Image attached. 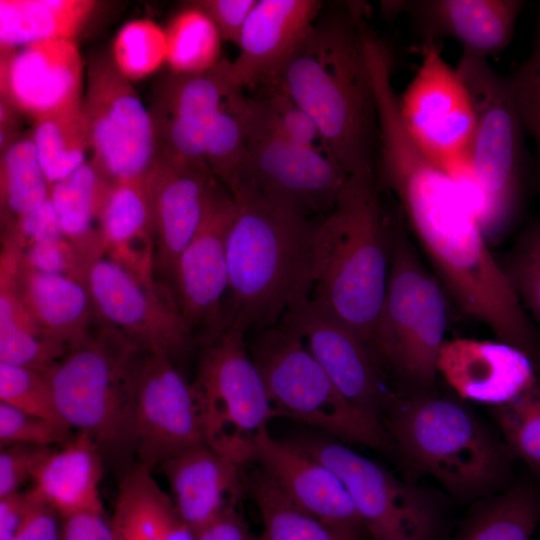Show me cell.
Masks as SVG:
<instances>
[{
    "label": "cell",
    "mask_w": 540,
    "mask_h": 540,
    "mask_svg": "<svg viewBox=\"0 0 540 540\" xmlns=\"http://www.w3.org/2000/svg\"><path fill=\"white\" fill-rule=\"evenodd\" d=\"M455 69L474 106L467 164L483 196L480 225L491 247L502 240L520 210L528 166L525 130L508 77L496 74L487 58L462 51Z\"/></svg>",
    "instance_id": "cell-7"
},
{
    "label": "cell",
    "mask_w": 540,
    "mask_h": 540,
    "mask_svg": "<svg viewBox=\"0 0 540 540\" xmlns=\"http://www.w3.org/2000/svg\"><path fill=\"white\" fill-rule=\"evenodd\" d=\"M95 7L91 0H1L0 50L74 40Z\"/></svg>",
    "instance_id": "cell-31"
},
{
    "label": "cell",
    "mask_w": 540,
    "mask_h": 540,
    "mask_svg": "<svg viewBox=\"0 0 540 540\" xmlns=\"http://www.w3.org/2000/svg\"><path fill=\"white\" fill-rule=\"evenodd\" d=\"M85 69L74 40L0 50L1 101L33 122L81 105Z\"/></svg>",
    "instance_id": "cell-19"
},
{
    "label": "cell",
    "mask_w": 540,
    "mask_h": 540,
    "mask_svg": "<svg viewBox=\"0 0 540 540\" xmlns=\"http://www.w3.org/2000/svg\"><path fill=\"white\" fill-rule=\"evenodd\" d=\"M166 479L170 497L190 531L198 534L247 493L244 467L206 444L182 452L156 469Z\"/></svg>",
    "instance_id": "cell-24"
},
{
    "label": "cell",
    "mask_w": 540,
    "mask_h": 540,
    "mask_svg": "<svg viewBox=\"0 0 540 540\" xmlns=\"http://www.w3.org/2000/svg\"><path fill=\"white\" fill-rule=\"evenodd\" d=\"M55 447L11 445L0 451V498L20 492L34 479L37 471Z\"/></svg>",
    "instance_id": "cell-45"
},
{
    "label": "cell",
    "mask_w": 540,
    "mask_h": 540,
    "mask_svg": "<svg viewBox=\"0 0 540 540\" xmlns=\"http://www.w3.org/2000/svg\"><path fill=\"white\" fill-rule=\"evenodd\" d=\"M50 189L31 134L21 136L1 152L2 226L44 204L50 198Z\"/></svg>",
    "instance_id": "cell-36"
},
{
    "label": "cell",
    "mask_w": 540,
    "mask_h": 540,
    "mask_svg": "<svg viewBox=\"0 0 540 540\" xmlns=\"http://www.w3.org/2000/svg\"><path fill=\"white\" fill-rule=\"evenodd\" d=\"M508 80L523 128L535 143L534 173L540 184V12L529 56Z\"/></svg>",
    "instance_id": "cell-43"
},
{
    "label": "cell",
    "mask_w": 540,
    "mask_h": 540,
    "mask_svg": "<svg viewBox=\"0 0 540 540\" xmlns=\"http://www.w3.org/2000/svg\"><path fill=\"white\" fill-rule=\"evenodd\" d=\"M514 458L521 459L540 477V384L514 400L490 408Z\"/></svg>",
    "instance_id": "cell-39"
},
{
    "label": "cell",
    "mask_w": 540,
    "mask_h": 540,
    "mask_svg": "<svg viewBox=\"0 0 540 540\" xmlns=\"http://www.w3.org/2000/svg\"><path fill=\"white\" fill-rule=\"evenodd\" d=\"M143 351L96 321L88 340L70 349L47 373L56 407L76 432L87 433L104 459L132 468L133 397Z\"/></svg>",
    "instance_id": "cell-5"
},
{
    "label": "cell",
    "mask_w": 540,
    "mask_h": 540,
    "mask_svg": "<svg viewBox=\"0 0 540 540\" xmlns=\"http://www.w3.org/2000/svg\"><path fill=\"white\" fill-rule=\"evenodd\" d=\"M81 109L99 171L110 181L145 178L156 152L152 117L110 55L87 65Z\"/></svg>",
    "instance_id": "cell-11"
},
{
    "label": "cell",
    "mask_w": 540,
    "mask_h": 540,
    "mask_svg": "<svg viewBox=\"0 0 540 540\" xmlns=\"http://www.w3.org/2000/svg\"><path fill=\"white\" fill-rule=\"evenodd\" d=\"M62 540H116L103 508L62 516Z\"/></svg>",
    "instance_id": "cell-49"
},
{
    "label": "cell",
    "mask_w": 540,
    "mask_h": 540,
    "mask_svg": "<svg viewBox=\"0 0 540 540\" xmlns=\"http://www.w3.org/2000/svg\"><path fill=\"white\" fill-rule=\"evenodd\" d=\"M0 277L11 283L47 338L70 350L92 335L96 315L85 283L33 268L23 248L9 237H2Z\"/></svg>",
    "instance_id": "cell-20"
},
{
    "label": "cell",
    "mask_w": 540,
    "mask_h": 540,
    "mask_svg": "<svg viewBox=\"0 0 540 540\" xmlns=\"http://www.w3.org/2000/svg\"><path fill=\"white\" fill-rule=\"evenodd\" d=\"M536 366L518 348L500 340L446 339L437 371L463 401L490 407L508 403L538 383Z\"/></svg>",
    "instance_id": "cell-22"
},
{
    "label": "cell",
    "mask_w": 540,
    "mask_h": 540,
    "mask_svg": "<svg viewBox=\"0 0 540 540\" xmlns=\"http://www.w3.org/2000/svg\"><path fill=\"white\" fill-rule=\"evenodd\" d=\"M356 5L316 20L273 85L316 123L324 150L348 173L377 172L379 124Z\"/></svg>",
    "instance_id": "cell-1"
},
{
    "label": "cell",
    "mask_w": 540,
    "mask_h": 540,
    "mask_svg": "<svg viewBox=\"0 0 540 540\" xmlns=\"http://www.w3.org/2000/svg\"><path fill=\"white\" fill-rule=\"evenodd\" d=\"M146 183L155 229V278L174 294L177 260L199 231L224 186L209 169L157 152Z\"/></svg>",
    "instance_id": "cell-18"
},
{
    "label": "cell",
    "mask_w": 540,
    "mask_h": 540,
    "mask_svg": "<svg viewBox=\"0 0 540 540\" xmlns=\"http://www.w3.org/2000/svg\"><path fill=\"white\" fill-rule=\"evenodd\" d=\"M74 430L63 422L36 416L0 402V446L56 447L69 441Z\"/></svg>",
    "instance_id": "cell-44"
},
{
    "label": "cell",
    "mask_w": 540,
    "mask_h": 540,
    "mask_svg": "<svg viewBox=\"0 0 540 540\" xmlns=\"http://www.w3.org/2000/svg\"><path fill=\"white\" fill-rule=\"evenodd\" d=\"M500 266L520 303L540 331V217L520 233Z\"/></svg>",
    "instance_id": "cell-40"
},
{
    "label": "cell",
    "mask_w": 540,
    "mask_h": 540,
    "mask_svg": "<svg viewBox=\"0 0 540 540\" xmlns=\"http://www.w3.org/2000/svg\"><path fill=\"white\" fill-rule=\"evenodd\" d=\"M110 57L127 80H142L167 61L166 31L150 19L129 21L117 32Z\"/></svg>",
    "instance_id": "cell-38"
},
{
    "label": "cell",
    "mask_w": 540,
    "mask_h": 540,
    "mask_svg": "<svg viewBox=\"0 0 540 540\" xmlns=\"http://www.w3.org/2000/svg\"><path fill=\"white\" fill-rule=\"evenodd\" d=\"M230 194L236 212L226 240V329L245 334L276 325L310 298L318 221L245 188Z\"/></svg>",
    "instance_id": "cell-2"
},
{
    "label": "cell",
    "mask_w": 540,
    "mask_h": 540,
    "mask_svg": "<svg viewBox=\"0 0 540 540\" xmlns=\"http://www.w3.org/2000/svg\"><path fill=\"white\" fill-rule=\"evenodd\" d=\"M321 7L316 0H257L241 32L240 52L231 62L242 89L273 85L316 22Z\"/></svg>",
    "instance_id": "cell-23"
},
{
    "label": "cell",
    "mask_w": 540,
    "mask_h": 540,
    "mask_svg": "<svg viewBox=\"0 0 540 540\" xmlns=\"http://www.w3.org/2000/svg\"><path fill=\"white\" fill-rule=\"evenodd\" d=\"M408 12L425 41L449 37L463 51L487 58L511 42L525 2L519 0H415L395 2Z\"/></svg>",
    "instance_id": "cell-25"
},
{
    "label": "cell",
    "mask_w": 540,
    "mask_h": 540,
    "mask_svg": "<svg viewBox=\"0 0 540 540\" xmlns=\"http://www.w3.org/2000/svg\"><path fill=\"white\" fill-rule=\"evenodd\" d=\"M39 501L31 488L0 498V540H12Z\"/></svg>",
    "instance_id": "cell-50"
},
{
    "label": "cell",
    "mask_w": 540,
    "mask_h": 540,
    "mask_svg": "<svg viewBox=\"0 0 540 540\" xmlns=\"http://www.w3.org/2000/svg\"><path fill=\"white\" fill-rule=\"evenodd\" d=\"M116 540H194L152 472L135 464L121 479L110 518Z\"/></svg>",
    "instance_id": "cell-28"
},
{
    "label": "cell",
    "mask_w": 540,
    "mask_h": 540,
    "mask_svg": "<svg viewBox=\"0 0 540 540\" xmlns=\"http://www.w3.org/2000/svg\"><path fill=\"white\" fill-rule=\"evenodd\" d=\"M0 402L65 423L56 407L47 375L37 370L0 363Z\"/></svg>",
    "instance_id": "cell-42"
},
{
    "label": "cell",
    "mask_w": 540,
    "mask_h": 540,
    "mask_svg": "<svg viewBox=\"0 0 540 540\" xmlns=\"http://www.w3.org/2000/svg\"><path fill=\"white\" fill-rule=\"evenodd\" d=\"M19 114L6 103L0 101V147L1 152L17 141L20 121Z\"/></svg>",
    "instance_id": "cell-53"
},
{
    "label": "cell",
    "mask_w": 540,
    "mask_h": 540,
    "mask_svg": "<svg viewBox=\"0 0 540 540\" xmlns=\"http://www.w3.org/2000/svg\"><path fill=\"white\" fill-rule=\"evenodd\" d=\"M111 181L91 160L50 189V201L61 230L79 252L86 267L103 256L100 217Z\"/></svg>",
    "instance_id": "cell-29"
},
{
    "label": "cell",
    "mask_w": 540,
    "mask_h": 540,
    "mask_svg": "<svg viewBox=\"0 0 540 540\" xmlns=\"http://www.w3.org/2000/svg\"><path fill=\"white\" fill-rule=\"evenodd\" d=\"M235 212L234 199L223 187L175 266L173 292L194 343L201 346L226 330V240Z\"/></svg>",
    "instance_id": "cell-17"
},
{
    "label": "cell",
    "mask_w": 540,
    "mask_h": 540,
    "mask_svg": "<svg viewBox=\"0 0 540 540\" xmlns=\"http://www.w3.org/2000/svg\"><path fill=\"white\" fill-rule=\"evenodd\" d=\"M257 0H200L192 2L213 22L222 40L239 44L242 29Z\"/></svg>",
    "instance_id": "cell-48"
},
{
    "label": "cell",
    "mask_w": 540,
    "mask_h": 540,
    "mask_svg": "<svg viewBox=\"0 0 540 540\" xmlns=\"http://www.w3.org/2000/svg\"><path fill=\"white\" fill-rule=\"evenodd\" d=\"M472 505L447 540H531L540 525V489L512 485Z\"/></svg>",
    "instance_id": "cell-32"
},
{
    "label": "cell",
    "mask_w": 540,
    "mask_h": 540,
    "mask_svg": "<svg viewBox=\"0 0 540 540\" xmlns=\"http://www.w3.org/2000/svg\"><path fill=\"white\" fill-rule=\"evenodd\" d=\"M448 299L408 238L399 214L386 293L370 347L405 394L435 390L449 321Z\"/></svg>",
    "instance_id": "cell-6"
},
{
    "label": "cell",
    "mask_w": 540,
    "mask_h": 540,
    "mask_svg": "<svg viewBox=\"0 0 540 540\" xmlns=\"http://www.w3.org/2000/svg\"><path fill=\"white\" fill-rule=\"evenodd\" d=\"M241 96L215 114L207 128L205 162L226 189L237 173L246 146V132L237 107Z\"/></svg>",
    "instance_id": "cell-41"
},
{
    "label": "cell",
    "mask_w": 540,
    "mask_h": 540,
    "mask_svg": "<svg viewBox=\"0 0 540 540\" xmlns=\"http://www.w3.org/2000/svg\"><path fill=\"white\" fill-rule=\"evenodd\" d=\"M245 481L262 520L264 540H350L296 506L259 466L245 473Z\"/></svg>",
    "instance_id": "cell-34"
},
{
    "label": "cell",
    "mask_w": 540,
    "mask_h": 540,
    "mask_svg": "<svg viewBox=\"0 0 540 540\" xmlns=\"http://www.w3.org/2000/svg\"><path fill=\"white\" fill-rule=\"evenodd\" d=\"M244 335L229 327L202 346L191 383L205 444L241 467L251 464L258 437L277 417Z\"/></svg>",
    "instance_id": "cell-10"
},
{
    "label": "cell",
    "mask_w": 540,
    "mask_h": 540,
    "mask_svg": "<svg viewBox=\"0 0 540 540\" xmlns=\"http://www.w3.org/2000/svg\"><path fill=\"white\" fill-rule=\"evenodd\" d=\"M242 121L245 151L227 190L254 191L308 218L331 212L349 178L342 166L326 151Z\"/></svg>",
    "instance_id": "cell-12"
},
{
    "label": "cell",
    "mask_w": 540,
    "mask_h": 540,
    "mask_svg": "<svg viewBox=\"0 0 540 540\" xmlns=\"http://www.w3.org/2000/svg\"><path fill=\"white\" fill-rule=\"evenodd\" d=\"M248 350L277 417L339 441L394 454L383 425L355 409L336 389L304 340L277 323L255 332Z\"/></svg>",
    "instance_id": "cell-8"
},
{
    "label": "cell",
    "mask_w": 540,
    "mask_h": 540,
    "mask_svg": "<svg viewBox=\"0 0 540 540\" xmlns=\"http://www.w3.org/2000/svg\"><path fill=\"white\" fill-rule=\"evenodd\" d=\"M286 442L338 476L373 540H447L446 494L400 479L323 433L300 432Z\"/></svg>",
    "instance_id": "cell-9"
},
{
    "label": "cell",
    "mask_w": 540,
    "mask_h": 540,
    "mask_svg": "<svg viewBox=\"0 0 540 540\" xmlns=\"http://www.w3.org/2000/svg\"><path fill=\"white\" fill-rule=\"evenodd\" d=\"M377 172L350 175L314 233L312 299L370 347L383 305L398 215L380 195ZM371 348V347H370Z\"/></svg>",
    "instance_id": "cell-3"
},
{
    "label": "cell",
    "mask_w": 540,
    "mask_h": 540,
    "mask_svg": "<svg viewBox=\"0 0 540 540\" xmlns=\"http://www.w3.org/2000/svg\"><path fill=\"white\" fill-rule=\"evenodd\" d=\"M2 235L14 239L23 249L37 242L63 236L50 198L37 209L2 226Z\"/></svg>",
    "instance_id": "cell-47"
},
{
    "label": "cell",
    "mask_w": 540,
    "mask_h": 540,
    "mask_svg": "<svg viewBox=\"0 0 540 540\" xmlns=\"http://www.w3.org/2000/svg\"><path fill=\"white\" fill-rule=\"evenodd\" d=\"M382 424L409 474L432 477L456 502L473 503L511 486L513 454L457 396L396 395Z\"/></svg>",
    "instance_id": "cell-4"
},
{
    "label": "cell",
    "mask_w": 540,
    "mask_h": 540,
    "mask_svg": "<svg viewBox=\"0 0 540 540\" xmlns=\"http://www.w3.org/2000/svg\"><path fill=\"white\" fill-rule=\"evenodd\" d=\"M23 253L26 261L39 271L66 275L84 283L86 266L64 235L29 245Z\"/></svg>",
    "instance_id": "cell-46"
},
{
    "label": "cell",
    "mask_w": 540,
    "mask_h": 540,
    "mask_svg": "<svg viewBox=\"0 0 540 540\" xmlns=\"http://www.w3.org/2000/svg\"><path fill=\"white\" fill-rule=\"evenodd\" d=\"M194 540H264L247 522L240 506L230 508L195 535Z\"/></svg>",
    "instance_id": "cell-51"
},
{
    "label": "cell",
    "mask_w": 540,
    "mask_h": 540,
    "mask_svg": "<svg viewBox=\"0 0 540 540\" xmlns=\"http://www.w3.org/2000/svg\"><path fill=\"white\" fill-rule=\"evenodd\" d=\"M104 457L85 432H75L66 443L47 457L37 471L32 486L35 496L61 516L103 508L99 483Z\"/></svg>",
    "instance_id": "cell-27"
},
{
    "label": "cell",
    "mask_w": 540,
    "mask_h": 540,
    "mask_svg": "<svg viewBox=\"0 0 540 540\" xmlns=\"http://www.w3.org/2000/svg\"><path fill=\"white\" fill-rule=\"evenodd\" d=\"M279 324L297 333L339 393L370 420L382 424L397 394L368 344L311 297L292 306Z\"/></svg>",
    "instance_id": "cell-16"
},
{
    "label": "cell",
    "mask_w": 540,
    "mask_h": 540,
    "mask_svg": "<svg viewBox=\"0 0 540 540\" xmlns=\"http://www.w3.org/2000/svg\"><path fill=\"white\" fill-rule=\"evenodd\" d=\"M251 464L265 471L296 506L343 536L350 540L368 536L338 476L286 441L273 438L268 429L256 441Z\"/></svg>",
    "instance_id": "cell-21"
},
{
    "label": "cell",
    "mask_w": 540,
    "mask_h": 540,
    "mask_svg": "<svg viewBox=\"0 0 540 540\" xmlns=\"http://www.w3.org/2000/svg\"><path fill=\"white\" fill-rule=\"evenodd\" d=\"M12 540H62V516L39 501Z\"/></svg>",
    "instance_id": "cell-52"
},
{
    "label": "cell",
    "mask_w": 540,
    "mask_h": 540,
    "mask_svg": "<svg viewBox=\"0 0 540 540\" xmlns=\"http://www.w3.org/2000/svg\"><path fill=\"white\" fill-rule=\"evenodd\" d=\"M84 283L96 321L139 350L178 363L195 345L170 290L144 284L104 255L89 264Z\"/></svg>",
    "instance_id": "cell-13"
},
{
    "label": "cell",
    "mask_w": 540,
    "mask_h": 540,
    "mask_svg": "<svg viewBox=\"0 0 540 540\" xmlns=\"http://www.w3.org/2000/svg\"><path fill=\"white\" fill-rule=\"evenodd\" d=\"M104 256L138 280L155 278V229L146 177L111 181L100 217Z\"/></svg>",
    "instance_id": "cell-26"
},
{
    "label": "cell",
    "mask_w": 540,
    "mask_h": 540,
    "mask_svg": "<svg viewBox=\"0 0 540 540\" xmlns=\"http://www.w3.org/2000/svg\"><path fill=\"white\" fill-rule=\"evenodd\" d=\"M133 436L136 464L153 471L205 444L191 383L171 358L143 352L135 373Z\"/></svg>",
    "instance_id": "cell-15"
},
{
    "label": "cell",
    "mask_w": 540,
    "mask_h": 540,
    "mask_svg": "<svg viewBox=\"0 0 540 540\" xmlns=\"http://www.w3.org/2000/svg\"><path fill=\"white\" fill-rule=\"evenodd\" d=\"M403 124L417 146L448 174L467 160L474 106L455 68L434 41H424L420 65L399 97Z\"/></svg>",
    "instance_id": "cell-14"
},
{
    "label": "cell",
    "mask_w": 540,
    "mask_h": 540,
    "mask_svg": "<svg viewBox=\"0 0 540 540\" xmlns=\"http://www.w3.org/2000/svg\"><path fill=\"white\" fill-rule=\"evenodd\" d=\"M231 61L221 59L197 73L169 72L156 83L149 111L152 118L208 120L241 94Z\"/></svg>",
    "instance_id": "cell-30"
},
{
    "label": "cell",
    "mask_w": 540,
    "mask_h": 540,
    "mask_svg": "<svg viewBox=\"0 0 540 540\" xmlns=\"http://www.w3.org/2000/svg\"><path fill=\"white\" fill-rule=\"evenodd\" d=\"M165 31L166 63L171 72H202L220 61L219 32L210 18L192 3L173 18Z\"/></svg>",
    "instance_id": "cell-37"
},
{
    "label": "cell",
    "mask_w": 540,
    "mask_h": 540,
    "mask_svg": "<svg viewBox=\"0 0 540 540\" xmlns=\"http://www.w3.org/2000/svg\"><path fill=\"white\" fill-rule=\"evenodd\" d=\"M33 123L31 136L50 186L88 161L90 141L81 105L44 116Z\"/></svg>",
    "instance_id": "cell-35"
},
{
    "label": "cell",
    "mask_w": 540,
    "mask_h": 540,
    "mask_svg": "<svg viewBox=\"0 0 540 540\" xmlns=\"http://www.w3.org/2000/svg\"><path fill=\"white\" fill-rule=\"evenodd\" d=\"M68 351L42 333L11 283L0 278V363L46 374Z\"/></svg>",
    "instance_id": "cell-33"
}]
</instances>
